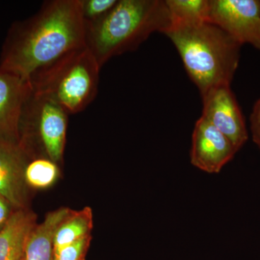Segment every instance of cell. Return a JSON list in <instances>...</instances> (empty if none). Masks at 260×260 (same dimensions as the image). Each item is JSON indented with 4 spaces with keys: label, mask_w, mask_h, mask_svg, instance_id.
I'll return each instance as SVG.
<instances>
[{
    "label": "cell",
    "mask_w": 260,
    "mask_h": 260,
    "mask_svg": "<svg viewBox=\"0 0 260 260\" xmlns=\"http://www.w3.org/2000/svg\"><path fill=\"white\" fill-rule=\"evenodd\" d=\"M117 0H80V13L84 24L95 23L114 8Z\"/></svg>",
    "instance_id": "obj_16"
},
{
    "label": "cell",
    "mask_w": 260,
    "mask_h": 260,
    "mask_svg": "<svg viewBox=\"0 0 260 260\" xmlns=\"http://www.w3.org/2000/svg\"><path fill=\"white\" fill-rule=\"evenodd\" d=\"M202 97L204 117L239 151L248 140L245 121L231 85L212 89Z\"/></svg>",
    "instance_id": "obj_7"
},
{
    "label": "cell",
    "mask_w": 260,
    "mask_h": 260,
    "mask_svg": "<svg viewBox=\"0 0 260 260\" xmlns=\"http://www.w3.org/2000/svg\"><path fill=\"white\" fill-rule=\"evenodd\" d=\"M30 83L0 68V140L19 143V126Z\"/></svg>",
    "instance_id": "obj_9"
},
{
    "label": "cell",
    "mask_w": 260,
    "mask_h": 260,
    "mask_svg": "<svg viewBox=\"0 0 260 260\" xmlns=\"http://www.w3.org/2000/svg\"><path fill=\"white\" fill-rule=\"evenodd\" d=\"M35 215L18 210L0 229V260H23L27 242L36 224Z\"/></svg>",
    "instance_id": "obj_11"
},
{
    "label": "cell",
    "mask_w": 260,
    "mask_h": 260,
    "mask_svg": "<svg viewBox=\"0 0 260 260\" xmlns=\"http://www.w3.org/2000/svg\"><path fill=\"white\" fill-rule=\"evenodd\" d=\"M71 210L61 208L51 212L40 225L34 228L27 242L23 260H54L56 231Z\"/></svg>",
    "instance_id": "obj_12"
},
{
    "label": "cell",
    "mask_w": 260,
    "mask_h": 260,
    "mask_svg": "<svg viewBox=\"0 0 260 260\" xmlns=\"http://www.w3.org/2000/svg\"><path fill=\"white\" fill-rule=\"evenodd\" d=\"M165 3L170 14V29L208 22L210 0H167Z\"/></svg>",
    "instance_id": "obj_14"
},
{
    "label": "cell",
    "mask_w": 260,
    "mask_h": 260,
    "mask_svg": "<svg viewBox=\"0 0 260 260\" xmlns=\"http://www.w3.org/2000/svg\"><path fill=\"white\" fill-rule=\"evenodd\" d=\"M80 0L47 2L34 16L12 25L0 68L28 82L43 70L85 47Z\"/></svg>",
    "instance_id": "obj_1"
},
{
    "label": "cell",
    "mask_w": 260,
    "mask_h": 260,
    "mask_svg": "<svg viewBox=\"0 0 260 260\" xmlns=\"http://www.w3.org/2000/svg\"><path fill=\"white\" fill-rule=\"evenodd\" d=\"M68 114L55 102L31 90L20 117L19 143L36 139L46 156L56 164L60 162L66 143Z\"/></svg>",
    "instance_id": "obj_5"
},
{
    "label": "cell",
    "mask_w": 260,
    "mask_h": 260,
    "mask_svg": "<svg viewBox=\"0 0 260 260\" xmlns=\"http://www.w3.org/2000/svg\"><path fill=\"white\" fill-rule=\"evenodd\" d=\"M251 134H252L253 141L258 145L260 148V129L254 126H251Z\"/></svg>",
    "instance_id": "obj_20"
},
{
    "label": "cell",
    "mask_w": 260,
    "mask_h": 260,
    "mask_svg": "<svg viewBox=\"0 0 260 260\" xmlns=\"http://www.w3.org/2000/svg\"><path fill=\"white\" fill-rule=\"evenodd\" d=\"M25 166L19 143L0 140V197L17 208L25 204Z\"/></svg>",
    "instance_id": "obj_10"
},
{
    "label": "cell",
    "mask_w": 260,
    "mask_h": 260,
    "mask_svg": "<svg viewBox=\"0 0 260 260\" xmlns=\"http://www.w3.org/2000/svg\"><path fill=\"white\" fill-rule=\"evenodd\" d=\"M208 22L218 25L242 45L260 50L259 0H210Z\"/></svg>",
    "instance_id": "obj_6"
},
{
    "label": "cell",
    "mask_w": 260,
    "mask_h": 260,
    "mask_svg": "<svg viewBox=\"0 0 260 260\" xmlns=\"http://www.w3.org/2000/svg\"><path fill=\"white\" fill-rule=\"evenodd\" d=\"M237 152L230 140L210 121L203 116L197 121L190 152L194 167L208 174H218Z\"/></svg>",
    "instance_id": "obj_8"
},
{
    "label": "cell",
    "mask_w": 260,
    "mask_h": 260,
    "mask_svg": "<svg viewBox=\"0 0 260 260\" xmlns=\"http://www.w3.org/2000/svg\"><path fill=\"white\" fill-rule=\"evenodd\" d=\"M251 126L260 129V99L254 104L250 117Z\"/></svg>",
    "instance_id": "obj_18"
},
{
    "label": "cell",
    "mask_w": 260,
    "mask_h": 260,
    "mask_svg": "<svg viewBox=\"0 0 260 260\" xmlns=\"http://www.w3.org/2000/svg\"><path fill=\"white\" fill-rule=\"evenodd\" d=\"M165 35L175 46L201 96L217 87L231 85L242 45L223 29L206 22L172 28Z\"/></svg>",
    "instance_id": "obj_3"
},
{
    "label": "cell",
    "mask_w": 260,
    "mask_h": 260,
    "mask_svg": "<svg viewBox=\"0 0 260 260\" xmlns=\"http://www.w3.org/2000/svg\"><path fill=\"white\" fill-rule=\"evenodd\" d=\"M93 225V212L89 207L78 211L71 210L56 231L54 254L65 246L91 235Z\"/></svg>",
    "instance_id": "obj_13"
},
{
    "label": "cell",
    "mask_w": 260,
    "mask_h": 260,
    "mask_svg": "<svg viewBox=\"0 0 260 260\" xmlns=\"http://www.w3.org/2000/svg\"><path fill=\"white\" fill-rule=\"evenodd\" d=\"M91 235L65 246L54 254V260H85L91 242Z\"/></svg>",
    "instance_id": "obj_17"
},
{
    "label": "cell",
    "mask_w": 260,
    "mask_h": 260,
    "mask_svg": "<svg viewBox=\"0 0 260 260\" xmlns=\"http://www.w3.org/2000/svg\"><path fill=\"white\" fill-rule=\"evenodd\" d=\"M85 25V45L99 66L134 51L152 34H165L171 18L165 1L119 0L104 18Z\"/></svg>",
    "instance_id": "obj_2"
},
{
    "label": "cell",
    "mask_w": 260,
    "mask_h": 260,
    "mask_svg": "<svg viewBox=\"0 0 260 260\" xmlns=\"http://www.w3.org/2000/svg\"><path fill=\"white\" fill-rule=\"evenodd\" d=\"M101 67L86 46L65 56L29 81L32 93L68 114L83 111L96 96Z\"/></svg>",
    "instance_id": "obj_4"
},
{
    "label": "cell",
    "mask_w": 260,
    "mask_h": 260,
    "mask_svg": "<svg viewBox=\"0 0 260 260\" xmlns=\"http://www.w3.org/2000/svg\"><path fill=\"white\" fill-rule=\"evenodd\" d=\"M59 168L50 158H35L25 166V181L34 188L46 189L59 177Z\"/></svg>",
    "instance_id": "obj_15"
},
{
    "label": "cell",
    "mask_w": 260,
    "mask_h": 260,
    "mask_svg": "<svg viewBox=\"0 0 260 260\" xmlns=\"http://www.w3.org/2000/svg\"><path fill=\"white\" fill-rule=\"evenodd\" d=\"M8 208L3 201V198L0 197V229L4 226L8 220Z\"/></svg>",
    "instance_id": "obj_19"
}]
</instances>
